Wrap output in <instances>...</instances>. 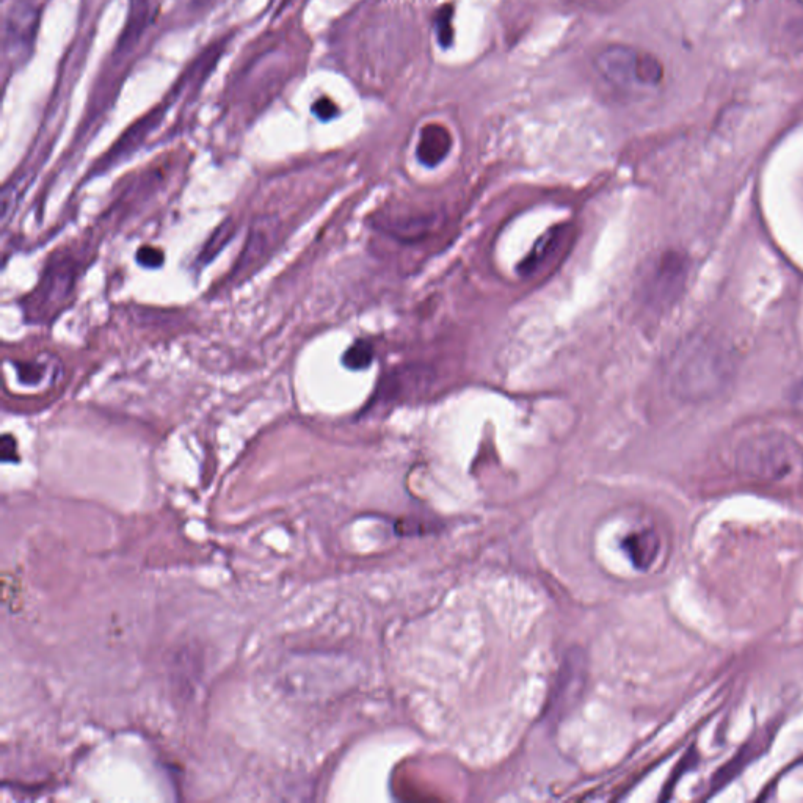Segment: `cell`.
<instances>
[{
    "mask_svg": "<svg viewBox=\"0 0 803 803\" xmlns=\"http://www.w3.org/2000/svg\"><path fill=\"white\" fill-rule=\"evenodd\" d=\"M791 402H793L796 410L803 413V375L800 377L799 382L794 385L793 391H791Z\"/></svg>",
    "mask_w": 803,
    "mask_h": 803,
    "instance_id": "obj_19",
    "label": "cell"
},
{
    "mask_svg": "<svg viewBox=\"0 0 803 803\" xmlns=\"http://www.w3.org/2000/svg\"><path fill=\"white\" fill-rule=\"evenodd\" d=\"M76 284V266L70 258H59L49 264L37 289L26 298L24 313L30 322H46L65 305Z\"/></svg>",
    "mask_w": 803,
    "mask_h": 803,
    "instance_id": "obj_4",
    "label": "cell"
},
{
    "mask_svg": "<svg viewBox=\"0 0 803 803\" xmlns=\"http://www.w3.org/2000/svg\"><path fill=\"white\" fill-rule=\"evenodd\" d=\"M38 26V10L33 5L18 4L11 8L7 19L5 49L13 55L24 57L32 46Z\"/></svg>",
    "mask_w": 803,
    "mask_h": 803,
    "instance_id": "obj_8",
    "label": "cell"
},
{
    "mask_svg": "<svg viewBox=\"0 0 803 803\" xmlns=\"http://www.w3.org/2000/svg\"><path fill=\"white\" fill-rule=\"evenodd\" d=\"M137 262L146 269H159L164 264V253L156 247H142L137 251Z\"/></svg>",
    "mask_w": 803,
    "mask_h": 803,
    "instance_id": "obj_16",
    "label": "cell"
},
{
    "mask_svg": "<svg viewBox=\"0 0 803 803\" xmlns=\"http://www.w3.org/2000/svg\"><path fill=\"white\" fill-rule=\"evenodd\" d=\"M595 68L607 84L628 95L653 90L664 79V68L655 55L628 44H609L601 49Z\"/></svg>",
    "mask_w": 803,
    "mask_h": 803,
    "instance_id": "obj_3",
    "label": "cell"
},
{
    "mask_svg": "<svg viewBox=\"0 0 803 803\" xmlns=\"http://www.w3.org/2000/svg\"><path fill=\"white\" fill-rule=\"evenodd\" d=\"M689 275V259L680 251H665L651 262L642 280V298L648 308L664 311L678 300Z\"/></svg>",
    "mask_w": 803,
    "mask_h": 803,
    "instance_id": "obj_5",
    "label": "cell"
},
{
    "mask_svg": "<svg viewBox=\"0 0 803 803\" xmlns=\"http://www.w3.org/2000/svg\"><path fill=\"white\" fill-rule=\"evenodd\" d=\"M734 372L736 360L725 344L711 336H692L670 361V388L686 402H705L725 393Z\"/></svg>",
    "mask_w": 803,
    "mask_h": 803,
    "instance_id": "obj_1",
    "label": "cell"
},
{
    "mask_svg": "<svg viewBox=\"0 0 803 803\" xmlns=\"http://www.w3.org/2000/svg\"><path fill=\"white\" fill-rule=\"evenodd\" d=\"M452 7H443L440 11H438L437 18H435V24H437V37L438 41H440L441 46L443 48H447V46H451L452 38H454V30H452Z\"/></svg>",
    "mask_w": 803,
    "mask_h": 803,
    "instance_id": "obj_15",
    "label": "cell"
},
{
    "mask_svg": "<svg viewBox=\"0 0 803 803\" xmlns=\"http://www.w3.org/2000/svg\"><path fill=\"white\" fill-rule=\"evenodd\" d=\"M736 466L745 477L764 484H796L803 479V449L786 433H756L739 444Z\"/></svg>",
    "mask_w": 803,
    "mask_h": 803,
    "instance_id": "obj_2",
    "label": "cell"
},
{
    "mask_svg": "<svg viewBox=\"0 0 803 803\" xmlns=\"http://www.w3.org/2000/svg\"><path fill=\"white\" fill-rule=\"evenodd\" d=\"M313 112L319 120L330 121L338 117L339 109L331 99L320 98L314 102Z\"/></svg>",
    "mask_w": 803,
    "mask_h": 803,
    "instance_id": "obj_17",
    "label": "cell"
},
{
    "mask_svg": "<svg viewBox=\"0 0 803 803\" xmlns=\"http://www.w3.org/2000/svg\"><path fill=\"white\" fill-rule=\"evenodd\" d=\"M573 228L570 225H559L549 229L537 240L531 253L521 262L520 273L523 277H534L554 266L567 253L573 242Z\"/></svg>",
    "mask_w": 803,
    "mask_h": 803,
    "instance_id": "obj_6",
    "label": "cell"
},
{
    "mask_svg": "<svg viewBox=\"0 0 803 803\" xmlns=\"http://www.w3.org/2000/svg\"><path fill=\"white\" fill-rule=\"evenodd\" d=\"M2 460L4 462H13V460H18V455H16V441L15 438H11L10 435H4L2 438Z\"/></svg>",
    "mask_w": 803,
    "mask_h": 803,
    "instance_id": "obj_18",
    "label": "cell"
},
{
    "mask_svg": "<svg viewBox=\"0 0 803 803\" xmlns=\"http://www.w3.org/2000/svg\"><path fill=\"white\" fill-rule=\"evenodd\" d=\"M372 361H374V349L366 341L353 342L342 357V363L350 371H364L371 366Z\"/></svg>",
    "mask_w": 803,
    "mask_h": 803,
    "instance_id": "obj_14",
    "label": "cell"
},
{
    "mask_svg": "<svg viewBox=\"0 0 803 803\" xmlns=\"http://www.w3.org/2000/svg\"><path fill=\"white\" fill-rule=\"evenodd\" d=\"M234 233H236V226H234V223L231 222V220H225L219 228L215 229L211 239L204 245L203 251H201L200 256H198V264L206 266L212 259H215V256L219 255L220 251L231 242Z\"/></svg>",
    "mask_w": 803,
    "mask_h": 803,
    "instance_id": "obj_13",
    "label": "cell"
},
{
    "mask_svg": "<svg viewBox=\"0 0 803 803\" xmlns=\"http://www.w3.org/2000/svg\"><path fill=\"white\" fill-rule=\"evenodd\" d=\"M626 549H628L634 565L645 570L655 562L656 556H658L659 540L653 532H640V534H634L628 538Z\"/></svg>",
    "mask_w": 803,
    "mask_h": 803,
    "instance_id": "obj_12",
    "label": "cell"
},
{
    "mask_svg": "<svg viewBox=\"0 0 803 803\" xmlns=\"http://www.w3.org/2000/svg\"><path fill=\"white\" fill-rule=\"evenodd\" d=\"M149 16V0H131L128 21L118 41V51H131L142 37Z\"/></svg>",
    "mask_w": 803,
    "mask_h": 803,
    "instance_id": "obj_11",
    "label": "cell"
},
{
    "mask_svg": "<svg viewBox=\"0 0 803 803\" xmlns=\"http://www.w3.org/2000/svg\"><path fill=\"white\" fill-rule=\"evenodd\" d=\"M278 233H280V225L277 220L269 219V217L256 219L248 233V239L245 242L244 250L240 253L239 261L234 267V275H245L259 266L277 244Z\"/></svg>",
    "mask_w": 803,
    "mask_h": 803,
    "instance_id": "obj_7",
    "label": "cell"
},
{
    "mask_svg": "<svg viewBox=\"0 0 803 803\" xmlns=\"http://www.w3.org/2000/svg\"><path fill=\"white\" fill-rule=\"evenodd\" d=\"M451 149L452 135L446 126L430 123L422 128L416 156L424 167H438L449 156Z\"/></svg>",
    "mask_w": 803,
    "mask_h": 803,
    "instance_id": "obj_10",
    "label": "cell"
},
{
    "mask_svg": "<svg viewBox=\"0 0 803 803\" xmlns=\"http://www.w3.org/2000/svg\"><path fill=\"white\" fill-rule=\"evenodd\" d=\"M160 115H162V113L153 112L151 115H148V117L143 118L140 123L135 124L134 128L129 129V131L118 140L117 145L110 149V153H107L106 157L99 162L96 171H98V173L99 171H107L109 168H112L113 165L120 164L121 160L128 159V157L134 153L135 149L139 148V146L145 142L146 137L151 134V131L156 128L157 124H159Z\"/></svg>",
    "mask_w": 803,
    "mask_h": 803,
    "instance_id": "obj_9",
    "label": "cell"
}]
</instances>
